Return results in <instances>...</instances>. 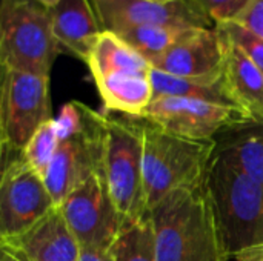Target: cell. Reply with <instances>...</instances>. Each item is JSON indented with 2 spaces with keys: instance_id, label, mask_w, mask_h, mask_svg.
I'll return each mask as SVG.
<instances>
[{
  "instance_id": "1",
  "label": "cell",
  "mask_w": 263,
  "mask_h": 261,
  "mask_svg": "<svg viewBox=\"0 0 263 261\" xmlns=\"http://www.w3.org/2000/svg\"><path fill=\"white\" fill-rule=\"evenodd\" d=\"M157 261H228L225 238L206 191L180 189L151 211Z\"/></svg>"
},
{
  "instance_id": "2",
  "label": "cell",
  "mask_w": 263,
  "mask_h": 261,
  "mask_svg": "<svg viewBox=\"0 0 263 261\" xmlns=\"http://www.w3.org/2000/svg\"><path fill=\"white\" fill-rule=\"evenodd\" d=\"M216 140H191L143 120V183L149 211L168 194L206 182Z\"/></svg>"
},
{
  "instance_id": "3",
  "label": "cell",
  "mask_w": 263,
  "mask_h": 261,
  "mask_svg": "<svg viewBox=\"0 0 263 261\" xmlns=\"http://www.w3.org/2000/svg\"><path fill=\"white\" fill-rule=\"evenodd\" d=\"M86 65L108 112L140 118L154 98L153 66L119 35L103 31Z\"/></svg>"
},
{
  "instance_id": "4",
  "label": "cell",
  "mask_w": 263,
  "mask_h": 261,
  "mask_svg": "<svg viewBox=\"0 0 263 261\" xmlns=\"http://www.w3.org/2000/svg\"><path fill=\"white\" fill-rule=\"evenodd\" d=\"M205 186L230 257L263 246V186L216 155Z\"/></svg>"
},
{
  "instance_id": "5",
  "label": "cell",
  "mask_w": 263,
  "mask_h": 261,
  "mask_svg": "<svg viewBox=\"0 0 263 261\" xmlns=\"http://www.w3.org/2000/svg\"><path fill=\"white\" fill-rule=\"evenodd\" d=\"M103 175L119 212L129 222L149 214L143 183V120L105 112Z\"/></svg>"
},
{
  "instance_id": "6",
  "label": "cell",
  "mask_w": 263,
  "mask_h": 261,
  "mask_svg": "<svg viewBox=\"0 0 263 261\" xmlns=\"http://www.w3.org/2000/svg\"><path fill=\"white\" fill-rule=\"evenodd\" d=\"M60 51L48 8L35 0H2V69L49 77Z\"/></svg>"
},
{
  "instance_id": "7",
  "label": "cell",
  "mask_w": 263,
  "mask_h": 261,
  "mask_svg": "<svg viewBox=\"0 0 263 261\" xmlns=\"http://www.w3.org/2000/svg\"><path fill=\"white\" fill-rule=\"evenodd\" d=\"M49 77L2 69L0 88V142L3 154L18 155L49 122Z\"/></svg>"
},
{
  "instance_id": "8",
  "label": "cell",
  "mask_w": 263,
  "mask_h": 261,
  "mask_svg": "<svg viewBox=\"0 0 263 261\" xmlns=\"http://www.w3.org/2000/svg\"><path fill=\"white\" fill-rule=\"evenodd\" d=\"M140 118L191 140H214L227 129L257 122L239 106L185 97L153 98Z\"/></svg>"
},
{
  "instance_id": "9",
  "label": "cell",
  "mask_w": 263,
  "mask_h": 261,
  "mask_svg": "<svg viewBox=\"0 0 263 261\" xmlns=\"http://www.w3.org/2000/svg\"><path fill=\"white\" fill-rule=\"evenodd\" d=\"M57 208L82 248L109 249L128 222L119 212L103 172L91 175Z\"/></svg>"
},
{
  "instance_id": "10",
  "label": "cell",
  "mask_w": 263,
  "mask_h": 261,
  "mask_svg": "<svg viewBox=\"0 0 263 261\" xmlns=\"http://www.w3.org/2000/svg\"><path fill=\"white\" fill-rule=\"evenodd\" d=\"M55 206L45 178L22 157L5 163L0 182V238L20 237Z\"/></svg>"
},
{
  "instance_id": "11",
  "label": "cell",
  "mask_w": 263,
  "mask_h": 261,
  "mask_svg": "<svg viewBox=\"0 0 263 261\" xmlns=\"http://www.w3.org/2000/svg\"><path fill=\"white\" fill-rule=\"evenodd\" d=\"M105 112L82 131L60 138L57 152L45 174V183L55 206L91 175L103 172Z\"/></svg>"
},
{
  "instance_id": "12",
  "label": "cell",
  "mask_w": 263,
  "mask_h": 261,
  "mask_svg": "<svg viewBox=\"0 0 263 261\" xmlns=\"http://www.w3.org/2000/svg\"><path fill=\"white\" fill-rule=\"evenodd\" d=\"M103 31L133 26H170L177 29L216 26L188 0H91Z\"/></svg>"
},
{
  "instance_id": "13",
  "label": "cell",
  "mask_w": 263,
  "mask_h": 261,
  "mask_svg": "<svg viewBox=\"0 0 263 261\" xmlns=\"http://www.w3.org/2000/svg\"><path fill=\"white\" fill-rule=\"evenodd\" d=\"M227 40L220 29L190 28L180 32L174 45L153 63L154 69L190 78H217L223 75Z\"/></svg>"
},
{
  "instance_id": "14",
  "label": "cell",
  "mask_w": 263,
  "mask_h": 261,
  "mask_svg": "<svg viewBox=\"0 0 263 261\" xmlns=\"http://www.w3.org/2000/svg\"><path fill=\"white\" fill-rule=\"evenodd\" d=\"M18 251L28 261H80L82 246L59 208L17 238L2 242Z\"/></svg>"
},
{
  "instance_id": "15",
  "label": "cell",
  "mask_w": 263,
  "mask_h": 261,
  "mask_svg": "<svg viewBox=\"0 0 263 261\" xmlns=\"http://www.w3.org/2000/svg\"><path fill=\"white\" fill-rule=\"evenodd\" d=\"M54 35L62 51L88 62V57L103 32L91 0H59L49 8Z\"/></svg>"
},
{
  "instance_id": "16",
  "label": "cell",
  "mask_w": 263,
  "mask_h": 261,
  "mask_svg": "<svg viewBox=\"0 0 263 261\" xmlns=\"http://www.w3.org/2000/svg\"><path fill=\"white\" fill-rule=\"evenodd\" d=\"M225 40L227 58L223 82L227 91L233 102L251 118L263 122V72L234 43L227 37Z\"/></svg>"
},
{
  "instance_id": "17",
  "label": "cell",
  "mask_w": 263,
  "mask_h": 261,
  "mask_svg": "<svg viewBox=\"0 0 263 261\" xmlns=\"http://www.w3.org/2000/svg\"><path fill=\"white\" fill-rule=\"evenodd\" d=\"M214 155L263 186V122H251L220 132Z\"/></svg>"
},
{
  "instance_id": "18",
  "label": "cell",
  "mask_w": 263,
  "mask_h": 261,
  "mask_svg": "<svg viewBox=\"0 0 263 261\" xmlns=\"http://www.w3.org/2000/svg\"><path fill=\"white\" fill-rule=\"evenodd\" d=\"M151 82L154 89V98L185 97V98H197V100L237 106L227 91L223 75L217 78H190V77H176L153 68Z\"/></svg>"
},
{
  "instance_id": "19",
  "label": "cell",
  "mask_w": 263,
  "mask_h": 261,
  "mask_svg": "<svg viewBox=\"0 0 263 261\" xmlns=\"http://www.w3.org/2000/svg\"><path fill=\"white\" fill-rule=\"evenodd\" d=\"M111 252L114 261H157L151 214L126 222Z\"/></svg>"
},
{
  "instance_id": "20",
  "label": "cell",
  "mask_w": 263,
  "mask_h": 261,
  "mask_svg": "<svg viewBox=\"0 0 263 261\" xmlns=\"http://www.w3.org/2000/svg\"><path fill=\"white\" fill-rule=\"evenodd\" d=\"M182 31L185 29L170 26H133L120 29L114 34L145 57L153 66V63L174 45Z\"/></svg>"
},
{
  "instance_id": "21",
  "label": "cell",
  "mask_w": 263,
  "mask_h": 261,
  "mask_svg": "<svg viewBox=\"0 0 263 261\" xmlns=\"http://www.w3.org/2000/svg\"><path fill=\"white\" fill-rule=\"evenodd\" d=\"M60 138L54 118L40 126V129L32 135L25 149L22 151L23 160L45 178V174L57 152Z\"/></svg>"
},
{
  "instance_id": "22",
  "label": "cell",
  "mask_w": 263,
  "mask_h": 261,
  "mask_svg": "<svg viewBox=\"0 0 263 261\" xmlns=\"http://www.w3.org/2000/svg\"><path fill=\"white\" fill-rule=\"evenodd\" d=\"M217 28L223 32V35L234 43L260 71L263 72V38L247 29L237 22H225L217 23Z\"/></svg>"
},
{
  "instance_id": "23",
  "label": "cell",
  "mask_w": 263,
  "mask_h": 261,
  "mask_svg": "<svg viewBox=\"0 0 263 261\" xmlns=\"http://www.w3.org/2000/svg\"><path fill=\"white\" fill-rule=\"evenodd\" d=\"M214 25L236 20L250 0H188Z\"/></svg>"
},
{
  "instance_id": "24",
  "label": "cell",
  "mask_w": 263,
  "mask_h": 261,
  "mask_svg": "<svg viewBox=\"0 0 263 261\" xmlns=\"http://www.w3.org/2000/svg\"><path fill=\"white\" fill-rule=\"evenodd\" d=\"M263 38V0H250L240 15L234 20Z\"/></svg>"
},
{
  "instance_id": "25",
  "label": "cell",
  "mask_w": 263,
  "mask_h": 261,
  "mask_svg": "<svg viewBox=\"0 0 263 261\" xmlns=\"http://www.w3.org/2000/svg\"><path fill=\"white\" fill-rule=\"evenodd\" d=\"M80 261H114L111 248H82Z\"/></svg>"
},
{
  "instance_id": "26",
  "label": "cell",
  "mask_w": 263,
  "mask_h": 261,
  "mask_svg": "<svg viewBox=\"0 0 263 261\" xmlns=\"http://www.w3.org/2000/svg\"><path fill=\"white\" fill-rule=\"evenodd\" d=\"M236 261H263V246L247 249L234 257Z\"/></svg>"
},
{
  "instance_id": "27",
  "label": "cell",
  "mask_w": 263,
  "mask_h": 261,
  "mask_svg": "<svg viewBox=\"0 0 263 261\" xmlns=\"http://www.w3.org/2000/svg\"><path fill=\"white\" fill-rule=\"evenodd\" d=\"M2 255L0 261H28L18 251H15L14 248L8 246V245H2Z\"/></svg>"
},
{
  "instance_id": "28",
  "label": "cell",
  "mask_w": 263,
  "mask_h": 261,
  "mask_svg": "<svg viewBox=\"0 0 263 261\" xmlns=\"http://www.w3.org/2000/svg\"><path fill=\"white\" fill-rule=\"evenodd\" d=\"M35 2H39L42 6H45V8H48V9H49V8H52L59 0H35Z\"/></svg>"
},
{
  "instance_id": "29",
  "label": "cell",
  "mask_w": 263,
  "mask_h": 261,
  "mask_svg": "<svg viewBox=\"0 0 263 261\" xmlns=\"http://www.w3.org/2000/svg\"><path fill=\"white\" fill-rule=\"evenodd\" d=\"M154 2H174V0H154Z\"/></svg>"
}]
</instances>
